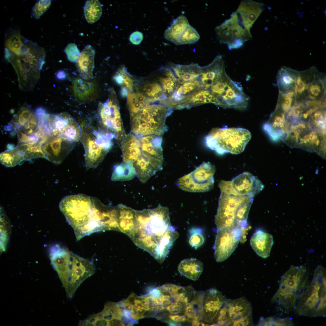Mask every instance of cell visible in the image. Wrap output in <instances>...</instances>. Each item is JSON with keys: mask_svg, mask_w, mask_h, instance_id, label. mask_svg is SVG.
<instances>
[{"mask_svg": "<svg viewBox=\"0 0 326 326\" xmlns=\"http://www.w3.org/2000/svg\"><path fill=\"white\" fill-rule=\"evenodd\" d=\"M244 232L237 227H225L217 229L214 248L216 262L228 258L237 247L243 237Z\"/></svg>", "mask_w": 326, "mask_h": 326, "instance_id": "5bb4252c", "label": "cell"}, {"mask_svg": "<svg viewBox=\"0 0 326 326\" xmlns=\"http://www.w3.org/2000/svg\"><path fill=\"white\" fill-rule=\"evenodd\" d=\"M84 10L85 19L88 23L91 24L94 23L98 20L102 14L101 4L97 0L87 1Z\"/></svg>", "mask_w": 326, "mask_h": 326, "instance_id": "f6af8a7d", "label": "cell"}, {"mask_svg": "<svg viewBox=\"0 0 326 326\" xmlns=\"http://www.w3.org/2000/svg\"><path fill=\"white\" fill-rule=\"evenodd\" d=\"M213 97L206 90L198 91L185 98L179 103L178 108L191 107L208 103L213 104Z\"/></svg>", "mask_w": 326, "mask_h": 326, "instance_id": "7bdbcfd3", "label": "cell"}, {"mask_svg": "<svg viewBox=\"0 0 326 326\" xmlns=\"http://www.w3.org/2000/svg\"><path fill=\"white\" fill-rule=\"evenodd\" d=\"M80 140L85 150L86 169L96 168L113 145L114 135L102 129L97 131L81 123Z\"/></svg>", "mask_w": 326, "mask_h": 326, "instance_id": "ba28073f", "label": "cell"}, {"mask_svg": "<svg viewBox=\"0 0 326 326\" xmlns=\"http://www.w3.org/2000/svg\"><path fill=\"white\" fill-rule=\"evenodd\" d=\"M200 38L199 34L196 30L190 25L187 28L181 40V44L193 43Z\"/></svg>", "mask_w": 326, "mask_h": 326, "instance_id": "11a10c76", "label": "cell"}, {"mask_svg": "<svg viewBox=\"0 0 326 326\" xmlns=\"http://www.w3.org/2000/svg\"><path fill=\"white\" fill-rule=\"evenodd\" d=\"M64 51L69 61L73 63L76 62L80 53L75 43H69L65 48Z\"/></svg>", "mask_w": 326, "mask_h": 326, "instance_id": "680465c9", "label": "cell"}, {"mask_svg": "<svg viewBox=\"0 0 326 326\" xmlns=\"http://www.w3.org/2000/svg\"><path fill=\"white\" fill-rule=\"evenodd\" d=\"M189 243L195 249L201 246L204 242L203 232L200 228L193 227L188 231Z\"/></svg>", "mask_w": 326, "mask_h": 326, "instance_id": "db71d44e", "label": "cell"}, {"mask_svg": "<svg viewBox=\"0 0 326 326\" xmlns=\"http://www.w3.org/2000/svg\"><path fill=\"white\" fill-rule=\"evenodd\" d=\"M97 113L102 129L113 135L117 140L121 141L126 135L120 113L119 102L113 88L110 89L107 101L99 104Z\"/></svg>", "mask_w": 326, "mask_h": 326, "instance_id": "9c48e42d", "label": "cell"}, {"mask_svg": "<svg viewBox=\"0 0 326 326\" xmlns=\"http://www.w3.org/2000/svg\"><path fill=\"white\" fill-rule=\"evenodd\" d=\"M59 207L73 229L76 240H80L92 220V197L81 194L67 196L60 202Z\"/></svg>", "mask_w": 326, "mask_h": 326, "instance_id": "8992f818", "label": "cell"}, {"mask_svg": "<svg viewBox=\"0 0 326 326\" xmlns=\"http://www.w3.org/2000/svg\"><path fill=\"white\" fill-rule=\"evenodd\" d=\"M308 274L305 265H291L281 277L278 289L271 299L284 313L293 309L298 297L308 286Z\"/></svg>", "mask_w": 326, "mask_h": 326, "instance_id": "3957f363", "label": "cell"}, {"mask_svg": "<svg viewBox=\"0 0 326 326\" xmlns=\"http://www.w3.org/2000/svg\"><path fill=\"white\" fill-rule=\"evenodd\" d=\"M77 142L62 136L51 135L43 145L45 158L57 164L62 162Z\"/></svg>", "mask_w": 326, "mask_h": 326, "instance_id": "e0dca14e", "label": "cell"}, {"mask_svg": "<svg viewBox=\"0 0 326 326\" xmlns=\"http://www.w3.org/2000/svg\"><path fill=\"white\" fill-rule=\"evenodd\" d=\"M19 144L24 153L25 160H30L37 158H45L42 149L43 145L40 143Z\"/></svg>", "mask_w": 326, "mask_h": 326, "instance_id": "7dc6e473", "label": "cell"}, {"mask_svg": "<svg viewBox=\"0 0 326 326\" xmlns=\"http://www.w3.org/2000/svg\"><path fill=\"white\" fill-rule=\"evenodd\" d=\"M325 136L315 129L304 130L299 135L297 147L319 154L326 148Z\"/></svg>", "mask_w": 326, "mask_h": 326, "instance_id": "d4e9b609", "label": "cell"}, {"mask_svg": "<svg viewBox=\"0 0 326 326\" xmlns=\"http://www.w3.org/2000/svg\"><path fill=\"white\" fill-rule=\"evenodd\" d=\"M253 198L229 194L221 192L215 217L217 229L225 227H237L245 231Z\"/></svg>", "mask_w": 326, "mask_h": 326, "instance_id": "277c9868", "label": "cell"}, {"mask_svg": "<svg viewBox=\"0 0 326 326\" xmlns=\"http://www.w3.org/2000/svg\"><path fill=\"white\" fill-rule=\"evenodd\" d=\"M11 126L17 133L31 135L35 133L39 126L37 117L30 106L24 104L14 115Z\"/></svg>", "mask_w": 326, "mask_h": 326, "instance_id": "ac0fdd59", "label": "cell"}, {"mask_svg": "<svg viewBox=\"0 0 326 326\" xmlns=\"http://www.w3.org/2000/svg\"><path fill=\"white\" fill-rule=\"evenodd\" d=\"M215 30L220 42L227 45L230 50L240 48L252 37L250 31L239 21L235 12Z\"/></svg>", "mask_w": 326, "mask_h": 326, "instance_id": "7c38bea8", "label": "cell"}, {"mask_svg": "<svg viewBox=\"0 0 326 326\" xmlns=\"http://www.w3.org/2000/svg\"><path fill=\"white\" fill-rule=\"evenodd\" d=\"M325 77L324 74L319 72L309 87L308 99L321 100L325 97Z\"/></svg>", "mask_w": 326, "mask_h": 326, "instance_id": "60d3db41", "label": "cell"}, {"mask_svg": "<svg viewBox=\"0 0 326 326\" xmlns=\"http://www.w3.org/2000/svg\"><path fill=\"white\" fill-rule=\"evenodd\" d=\"M190 25L187 18L181 15L175 19L165 30L164 37L176 45H180L181 37Z\"/></svg>", "mask_w": 326, "mask_h": 326, "instance_id": "e575fe53", "label": "cell"}, {"mask_svg": "<svg viewBox=\"0 0 326 326\" xmlns=\"http://www.w3.org/2000/svg\"><path fill=\"white\" fill-rule=\"evenodd\" d=\"M143 37V35L142 33L139 31H136L131 34L129 36V40L133 44L137 45L141 42Z\"/></svg>", "mask_w": 326, "mask_h": 326, "instance_id": "94428289", "label": "cell"}, {"mask_svg": "<svg viewBox=\"0 0 326 326\" xmlns=\"http://www.w3.org/2000/svg\"><path fill=\"white\" fill-rule=\"evenodd\" d=\"M92 200L93 217L100 223L103 230L120 231L117 221V206L105 205L95 197H92Z\"/></svg>", "mask_w": 326, "mask_h": 326, "instance_id": "d6986e66", "label": "cell"}, {"mask_svg": "<svg viewBox=\"0 0 326 326\" xmlns=\"http://www.w3.org/2000/svg\"><path fill=\"white\" fill-rule=\"evenodd\" d=\"M286 114L285 112L276 108L263 126L264 131L274 141L283 139L286 136Z\"/></svg>", "mask_w": 326, "mask_h": 326, "instance_id": "603a6c76", "label": "cell"}, {"mask_svg": "<svg viewBox=\"0 0 326 326\" xmlns=\"http://www.w3.org/2000/svg\"><path fill=\"white\" fill-rule=\"evenodd\" d=\"M257 325L293 326L294 324L291 318L270 317L266 318H260Z\"/></svg>", "mask_w": 326, "mask_h": 326, "instance_id": "f5cc1de1", "label": "cell"}, {"mask_svg": "<svg viewBox=\"0 0 326 326\" xmlns=\"http://www.w3.org/2000/svg\"><path fill=\"white\" fill-rule=\"evenodd\" d=\"M95 50L90 45L86 46L82 51L76 62V66L79 75L85 80L93 78Z\"/></svg>", "mask_w": 326, "mask_h": 326, "instance_id": "4316f807", "label": "cell"}, {"mask_svg": "<svg viewBox=\"0 0 326 326\" xmlns=\"http://www.w3.org/2000/svg\"><path fill=\"white\" fill-rule=\"evenodd\" d=\"M45 56V51L42 48L27 40H24L17 55L6 48L5 58L16 71L21 90L27 91L34 88L40 78Z\"/></svg>", "mask_w": 326, "mask_h": 326, "instance_id": "6da1fadb", "label": "cell"}, {"mask_svg": "<svg viewBox=\"0 0 326 326\" xmlns=\"http://www.w3.org/2000/svg\"><path fill=\"white\" fill-rule=\"evenodd\" d=\"M296 103V97L293 91L285 93L279 92L276 108L287 113Z\"/></svg>", "mask_w": 326, "mask_h": 326, "instance_id": "c3c4849f", "label": "cell"}, {"mask_svg": "<svg viewBox=\"0 0 326 326\" xmlns=\"http://www.w3.org/2000/svg\"><path fill=\"white\" fill-rule=\"evenodd\" d=\"M142 152L152 158L163 162L161 136L148 135L139 137Z\"/></svg>", "mask_w": 326, "mask_h": 326, "instance_id": "1f68e13d", "label": "cell"}, {"mask_svg": "<svg viewBox=\"0 0 326 326\" xmlns=\"http://www.w3.org/2000/svg\"><path fill=\"white\" fill-rule=\"evenodd\" d=\"M136 91L143 95L153 103L161 101L164 103L166 97L160 84L157 80H147L135 84Z\"/></svg>", "mask_w": 326, "mask_h": 326, "instance_id": "83f0119b", "label": "cell"}, {"mask_svg": "<svg viewBox=\"0 0 326 326\" xmlns=\"http://www.w3.org/2000/svg\"><path fill=\"white\" fill-rule=\"evenodd\" d=\"M264 5L251 0H243L240 2L235 12L239 21L250 31L253 24L264 10Z\"/></svg>", "mask_w": 326, "mask_h": 326, "instance_id": "44dd1931", "label": "cell"}, {"mask_svg": "<svg viewBox=\"0 0 326 326\" xmlns=\"http://www.w3.org/2000/svg\"><path fill=\"white\" fill-rule=\"evenodd\" d=\"M196 292L191 286H182L178 291L177 302L185 307L193 300Z\"/></svg>", "mask_w": 326, "mask_h": 326, "instance_id": "816d5d0a", "label": "cell"}, {"mask_svg": "<svg viewBox=\"0 0 326 326\" xmlns=\"http://www.w3.org/2000/svg\"><path fill=\"white\" fill-rule=\"evenodd\" d=\"M90 326H129L134 324L124 312L120 302L106 303L100 312L88 318Z\"/></svg>", "mask_w": 326, "mask_h": 326, "instance_id": "9a60e30c", "label": "cell"}, {"mask_svg": "<svg viewBox=\"0 0 326 326\" xmlns=\"http://www.w3.org/2000/svg\"><path fill=\"white\" fill-rule=\"evenodd\" d=\"M51 3V0L38 1L33 7L32 15L36 18L39 19L49 8Z\"/></svg>", "mask_w": 326, "mask_h": 326, "instance_id": "9f6ffc18", "label": "cell"}, {"mask_svg": "<svg viewBox=\"0 0 326 326\" xmlns=\"http://www.w3.org/2000/svg\"><path fill=\"white\" fill-rule=\"evenodd\" d=\"M203 269L202 263L196 258L183 260L180 263L178 267V270L181 274L194 281L199 279Z\"/></svg>", "mask_w": 326, "mask_h": 326, "instance_id": "8d00e7d4", "label": "cell"}, {"mask_svg": "<svg viewBox=\"0 0 326 326\" xmlns=\"http://www.w3.org/2000/svg\"><path fill=\"white\" fill-rule=\"evenodd\" d=\"M163 163L142 152L133 162L136 176L141 182L145 183L157 171L161 170Z\"/></svg>", "mask_w": 326, "mask_h": 326, "instance_id": "7402d4cb", "label": "cell"}, {"mask_svg": "<svg viewBox=\"0 0 326 326\" xmlns=\"http://www.w3.org/2000/svg\"><path fill=\"white\" fill-rule=\"evenodd\" d=\"M319 72L315 66L299 72L293 91L296 97V103L304 102L308 98L309 87Z\"/></svg>", "mask_w": 326, "mask_h": 326, "instance_id": "cb8c5ba5", "label": "cell"}, {"mask_svg": "<svg viewBox=\"0 0 326 326\" xmlns=\"http://www.w3.org/2000/svg\"><path fill=\"white\" fill-rule=\"evenodd\" d=\"M226 299L219 291L210 289L204 292L201 319L206 323H213Z\"/></svg>", "mask_w": 326, "mask_h": 326, "instance_id": "ffe728a7", "label": "cell"}, {"mask_svg": "<svg viewBox=\"0 0 326 326\" xmlns=\"http://www.w3.org/2000/svg\"><path fill=\"white\" fill-rule=\"evenodd\" d=\"M46 114V123L50 135L63 136L73 140L79 138L81 128L69 114L64 112Z\"/></svg>", "mask_w": 326, "mask_h": 326, "instance_id": "2e32d148", "label": "cell"}, {"mask_svg": "<svg viewBox=\"0 0 326 326\" xmlns=\"http://www.w3.org/2000/svg\"><path fill=\"white\" fill-rule=\"evenodd\" d=\"M11 232V225L2 207L0 208V249L4 251Z\"/></svg>", "mask_w": 326, "mask_h": 326, "instance_id": "bcb514c9", "label": "cell"}, {"mask_svg": "<svg viewBox=\"0 0 326 326\" xmlns=\"http://www.w3.org/2000/svg\"><path fill=\"white\" fill-rule=\"evenodd\" d=\"M306 107L304 102L295 103L288 111L286 116V131L291 124L300 121L301 115Z\"/></svg>", "mask_w": 326, "mask_h": 326, "instance_id": "f907efd6", "label": "cell"}, {"mask_svg": "<svg viewBox=\"0 0 326 326\" xmlns=\"http://www.w3.org/2000/svg\"><path fill=\"white\" fill-rule=\"evenodd\" d=\"M121 147L124 161L133 162L142 153L139 137L132 133L126 135L121 141Z\"/></svg>", "mask_w": 326, "mask_h": 326, "instance_id": "4dcf8cb0", "label": "cell"}, {"mask_svg": "<svg viewBox=\"0 0 326 326\" xmlns=\"http://www.w3.org/2000/svg\"><path fill=\"white\" fill-rule=\"evenodd\" d=\"M74 96L84 102H89L97 98L98 86L96 81L88 82L79 77L74 79L72 87Z\"/></svg>", "mask_w": 326, "mask_h": 326, "instance_id": "484cf974", "label": "cell"}, {"mask_svg": "<svg viewBox=\"0 0 326 326\" xmlns=\"http://www.w3.org/2000/svg\"><path fill=\"white\" fill-rule=\"evenodd\" d=\"M116 206L120 231L130 237L136 227V210L122 204Z\"/></svg>", "mask_w": 326, "mask_h": 326, "instance_id": "f546056e", "label": "cell"}, {"mask_svg": "<svg viewBox=\"0 0 326 326\" xmlns=\"http://www.w3.org/2000/svg\"><path fill=\"white\" fill-rule=\"evenodd\" d=\"M170 66L173 75L178 83L193 80L201 72V67L196 64L186 65L173 64Z\"/></svg>", "mask_w": 326, "mask_h": 326, "instance_id": "836d02e7", "label": "cell"}, {"mask_svg": "<svg viewBox=\"0 0 326 326\" xmlns=\"http://www.w3.org/2000/svg\"><path fill=\"white\" fill-rule=\"evenodd\" d=\"M230 322L225 303L219 311L214 322L219 325L228 326L229 325Z\"/></svg>", "mask_w": 326, "mask_h": 326, "instance_id": "6f0895ef", "label": "cell"}, {"mask_svg": "<svg viewBox=\"0 0 326 326\" xmlns=\"http://www.w3.org/2000/svg\"><path fill=\"white\" fill-rule=\"evenodd\" d=\"M132 161H123L116 165L112 173L111 179L113 181L130 180L136 176V173Z\"/></svg>", "mask_w": 326, "mask_h": 326, "instance_id": "ab89813d", "label": "cell"}, {"mask_svg": "<svg viewBox=\"0 0 326 326\" xmlns=\"http://www.w3.org/2000/svg\"><path fill=\"white\" fill-rule=\"evenodd\" d=\"M273 243V236L258 230L253 234L250 240V244L253 250L260 256L268 257Z\"/></svg>", "mask_w": 326, "mask_h": 326, "instance_id": "f1b7e54d", "label": "cell"}, {"mask_svg": "<svg viewBox=\"0 0 326 326\" xmlns=\"http://www.w3.org/2000/svg\"><path fill=\"white\" fill-rule=\"evenodd\" d=\"M172 108L152 103L130 115L131 132L138 137L162 135L167 130L165 122Z\"/></svg>", "mask_w": 326, "mask_h": 326, "instance_id": "5b68a950", "label": "cell"}, {"mask_svg": "<svg viewBox=\"0 0 326 326\" xmlns=\"http://www.w3.org/2000/svg\"><path fill=\"white\" fill-rule=\"evenodd\" d=\"M113 79L117 84L121 87V93L123 96H126L128 92L133 91L135 86L134 80L124 66L117 70Z\"/></svg>", "mask_w": 326, "mask_h": 326, "instance_id": "b9f144b4", "label": "cell"}, {"mask_svg": "<svg viewBox=\"0 0 326 326\" xmlns=\"http://www.w3.org/2000/svg\"><path fill=\"white\" fill-rule=\"evenodd\" d=\"M214 166L209 162L200 165L190 173L179 178L177 185L182 190L192 192L208 191L214 187Z\"/></svg>", "mask_w": 326, "mask_h": 326, "instance_id": "30bf717a", "label": "cell"}, {"mask_svg": "<svg viewBox=\"0 0 326 326\" xmlns=\"http://www.w3.org/2000/svg\"><path fill=\"white\" fill-rule=\"evenodd\" d=\"M293 309L299 315L326 317V271L322 265L316 268L311 282L297 299Z\"/></svg>", "mask_w": 326, "mask_h": 326, "instance_id": "7a4b0ae2", "label": "cell"}, {"mask_svg": "<svg viewBox=\"0 0 326 326\" xmlns=\"http://www.w3.org/2000/svg\"><path fill=\"white\" fill-rule=\"evenodd\" d=\"M299 71L286 66L281 67L276 76L277 84L279 92L293 91Z\"/></svg>", "mask_w": 326, "mask_h": 326, "instance_id": "d590c367", "label": "cell"}, {"mask_svg": "<svg viewBox=\"0 0 326 326\" xmlns=\"http://www.w3.org/2000/svg\"><path fill=\"white\" fill-rule=\"evenodd\" d=\"M225 304L231 322L252 312L251 304L244 297L235 299H226Z\"/></svg>", "mask_w": 326, "mask_h": 326, "instance_id": "d6a6232c", "label": "cell"}, {"mask_svg": "<svg viewBox=\"0 0 326 326\" xmlns=\"http://www.w3.org/2000/svg\"><path fill=\"white\" fill-rule=\"evenodd\" d=\"M309 122L315 129L325 135L326 112L325 109L317 110L311 115Z\"/></svg>", "mask_w": 326, "mask_h": 326, "instance_id": "681fc988", "label": "cell"}, {"mask_svg": "<svg viewBox=\"0 0 326 326\" xmlns=\"http://www.w3.org/2000/svg\"><path fill=\"white\" fill-rule=\"evenodd\" d=\"M253 324L252 312L248 315L236 320L232 321L230 325L249 326Z\"/></svg>", "mask_w": 326, "mask_h": 326, "instance_id": "91938a15", "label": "cell"}, {"mask_svg": "<svg viewBox=\"0 0 326 326\" xmlns=\"http://www.w3.org/2000/svg\"><path fill=\"white\" fill-rule=\"evenodd\" d=\"M126 97L127 104L130 115L136 113L151 104L154 103L136 91L128 92Z\"/></svg>", "mask_w": 326, "mask_h": 326, "instance_id": "ee69618b", "label": "cell"}, {"mask_svg": "<svg viewBox=\"0 0 326 326\" xmlns=\"http://www.w3.org/2000/svg\"><path fill=\"white\" fill-rule=\"evenodd\" d=\"M159 72L160 74L157 77L156 80L161 85L166 95L165 101L171 98L178 82L174 77L169 66L161 67Z\"/></svg>", "mask_w": 326, "mask_h": 326, "instance_id": "74e56055", "label": "cell"}, {"mask_svg": "<svg viewBox=\"0 0 326 326\" xmlns=\"http://www.w3.org/2000/svg\"><path fill=\"white\" fill-rule=\"evenodd\" d=\"M56 76L57 79L62 80L66 78L67 73L64 70H60L57 72Z\"/></svg>", "mask_w": 326, "mask_h": 326, "instance_id": "6125c7cd", "label": "cell"}, {"mask_svg": "<svg viewBox=\"0 0 326 326\" xmlns=\"http://www.w3.org/2000/svg\"><path fill=\"white\" fill-rule=\"evenodd\" d=\"M0 162L7 167H13L25 160L24 151L18 144L15 147L8 149L0 154Z\"/></svg>", "mask_w": 326, "mask_h": 326, "instance_id": "f35d334b", "label": "cell"}, {"mask_svg": "<svg viewBox=\"0 0 326 326\" xmlns=\"http://www.w3.org/2000/svg\"><path fill=\"white\" fill-rule=\"evenodd\" d=\"M247 129L241 128H213L205 138L207 146L220 154H237L243 151L251 139Z\"/></svg>", "mask_w": 326, "mask_h": 326, "instance_id": "52a82bcc", "label": "cell"}, {"mask_svg": "<svg viewBox=\"0 0 326 326\" xmlns=\"http://www.w3.org/2000/svg\"><path fill=\"white\" fill-rule=\"evenodd\" d=\"M95 272V267L92 262L72 252L71 263L61 280L67 296L72 298L81 284Z\"/></svg>", "mask_w": 326, "mask_h": 326, "instance_id": "8fae6325", "label": "cell"}, {"mask_svg": "<svg viewBox=\"0 0 326 326\" xmlns=\"http://www.w3.org/2000/svg\"><path fill=\"white\" fill-rule=\"evenodd\" d=\"M221 192L253 198L263 189L264 185L251 173L245 172L231 181H221L219 184Z\"/></svg>", "mask_w": 326, "mask_h": 326, "instance_id": "4fadbf2b", "label": "cell"}]
</instances>
